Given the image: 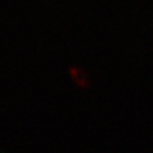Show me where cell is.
<instances>
[{
	"label": "cell",
	"mask_w": 153,
	"mask_h": 153,
	"mask_svg": "<svg viewBox=\"0 0 153 153\" xmlns=\"http://www.w3.org/2000/svg\"><path fill=\"white\" fill-rule=\"evenodd\" d=\"M69 74L74 82L80 87H87L91 84V76L85 70L76 68V66H69Z\"/></svg>",
	"instance_id": "1"
}]
</instances>
